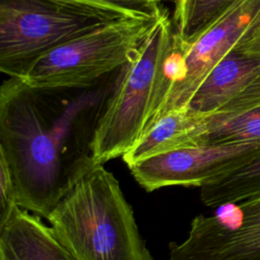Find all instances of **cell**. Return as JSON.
I'll list each match as a JSON object with an SVG mask.
<instances>
[{"label": "cell", "mask_w": 260, "mask_h": 260, "mask_svg": "<svg viewBox=\"0 0 260 260\" xmlns=\"http://www.w3.org/2000/svg\"><path fill=\"white\" fill-rule=\"evenodd\" d=\"M260 151V142L204 144L175 149L128 167L147 192L168 186L201 187Z\"/></svg>", "instance_id": "cell-8"}, {"label": "cell", "mask_w": 260, "mask_h": 260, "mask_svg": "<svg viewBox=\"0 0 260 260\" xmlns=\"http://www.w3.org/2000/svg\"><path fill=\"white\" fill-rule=\"evenodd\" d=\"M0 260H76L42 217L17 206L0 225Z\"/></svg>", "instance_id": "cell-10"}, {"label": "cell", "mask_w": 260, "mask_h": 260, "mask_svg": "<svg viewBox=\"0 0 260 260\" xmlns=\"http://www.w3.org/2000/svg\"><path fill=\"white\" fill-rule=\"evenodd\" d=\"M260 195V151L253 157L200 187V198L209 207L237 203Z\"/></svg>", "instance_id": "cell-12"}, {"label": "cell", "mask_w": 260, "mask_h": 260, "mask_svg": "<svg viewBox=\"0 0 260 260\" xmlns=\"http://www.w3.org/2000/svg\"><path fill=\"white\" fill-rule=\"evenodd\" d=\"M0 225L10 216L17 204L16 187L10 168L3 156L0 155Z\"/></svg>", "instance_id": "cell-16"}, {"label": "cell", "mask_w": 260, "mask_h": 260, "mask_svg": "<svg viewBox=\"0 0 260 260\" xmlns=\"http://www.w3.org/2000/svg\"><path fill=\"white\" fill-rule=\"evenodd\" d=\"M260 105V77L216 113H233ZM214 114V113H213Z\"/></svg>", "instance_id": "cell-17"}, {"label": "cell", "mask_w": 260, "mask_h": 260, "mask_svg": "<svg viewBox=\"0 0 260 260\" xmlns=\"http://www.w3.org/2000/svg\"><path fill=\"white\" fill-rule=\"evenodd\" d=\"M260 142V105L233 113L203 116L198 145Z\"/></svg>", "instance_id": "cell-13"}, {"label": "cell", "mask_w": 260, "mask_h": 260, "mask_svg": "<svg viewBox=\"0 0 260 260\" xmlns=\"http://www.w3.org/2000/svg\"><path fill=\"white\" fill-rule=\"evenodd\" d=\"M239 0H176L175 40L180 45L193 43Z\"/></svg>", "instance_id": "cell-14"}, {"label": "cell", "mask_w": 260, "mask_h": 260, "mask_svg": "<svg viewBox=\"0 0 260 260\" xmlns=\"http://www.w3.org/2000/svg\"><path fill=\"white\" fill-rule=\"evenodd\" d=\"M203 116L174 110L160 116L123 154L127 167L175 149L196 146L202 133Z\"/></svg>", "instance_id": "cell-11"}, {"label": "cell", "mask_w": 260, "mask_h": 260, "mask_svg": "<svg viewBox=\"0 0 260 260\" xmlns=\"http://www.w3.org/2000/svg\"><path fill=\"white\" fill-rule=\"evenodd\" d=\"M168 260H260V195L194 217Z\"/></svg>", "instance_id": "cell-7"}, {"label": "cell", "mask_w": 260, "mask_h": 260, "mask_svg": "<svg viewBox=\"0 0 260 260\" xmlns=\"http://www.w3.org/2000/svg\"><path fill=\"white\" fill-rule=\"evenodd\" d=\"M46 95L16 77L0 90V155L12 173L17 204L45 219L94 164L90 143L99 120Z\"/></svg>", "instance_id": "cell-1"}, {"label": "cell", "mask_w": 260, "mask_h": 260, "mask_svg": "<svg viewBox=\"0 0 260 260\" xmlns=\"http://www.w3.org/2000/svg\"><path fill=\"white\" fill-rule=\"evenodd\" d=\"M258 25L260 0H239L193 43L180 45L174 38L159 92L145 130L164 114L186 110L208 72L247 32Z\"/></svg>", "instance_id": "cell-6"}, {"label": "cell", "mask_w": 260, "mask_h": 260, "mask_svg": "<svg viewBox=\"0 0 260 260\" xmlns=\"http://www.w3.org/2000/svg\"><path fill=\"white\" fill-rule=\"evenodd\" d=\"M167 11L140 45L110 94L96 122L90 143L95 164L122 157L144 132L161 85L175 38Z\"/></svg>", "instance_id": "cell-3"}, {"label": "cell", "mask_w": 260, "mask_h": 260, "mask_svg": "<svg viewBox=\"0 0 260 260\" xmlns=\"http://www.w3.org/2000/svg\"><path fill=\"white\" fill-rule=\"evenodd\" d=\"M46 219L76 260H153L119 181L104 165L85 170Z\"/></svg>", "instance_id": "cell-2"}, {"label": "cell", "mask_w": 260, "mask_h": 260, "mask_svg": "<svg viewBox=\"0 0 260 260\" xmlns=\"http://www.w3.org/2000/svg\"><path fill=\"white\" fill-rule=\"evenodd\" d=\"M156 19L127 16L47 52L18 78L43 90L82 89L126 66Z\"/></svg>", "instance_id": "cell-5"}, {"label": "cell", "mask_w": 260, "mask_h": 260, "mask_svg": "<svg viewBox=\"0 0 260 260\" xmlns=\"http://www.w3.org/2000/svg\"><path fill=\"white\" fill-rule=\"evenodd\" d=\"M260 77V25L247 32L208 72L186 110L208 116Z\"/></svg>", "instance_id": "cell-9"}, {"label": "cell", "mask_w": 260, "mask_h": 260, "mask_svg": "<svg viewBox=\"0 0 260 260\" xmlns=\"http://www.w3.org/2000/svg\"><path fill=\"white\" fill-rule=\"evenodd\" d=\"M127 16L79 0H0V70L19 78L47 52Z\"/></svg>", "instance_id": "cell-4"}, {"label": "cell", "mask_w": 260, "mask_h": 260, "mask_svg": "<svg viewBox=\"0 0 260 260\" xmlns=\"http://www.w3.org/2000/svg\"><path fill=\"white\" fill-rule=\"evenodd\" d=\"M95 6L119 11L131 17L157 19L164 9L160 0H79Z\"/></svg>", "instance_id": "cell-15"}]
</instances>
